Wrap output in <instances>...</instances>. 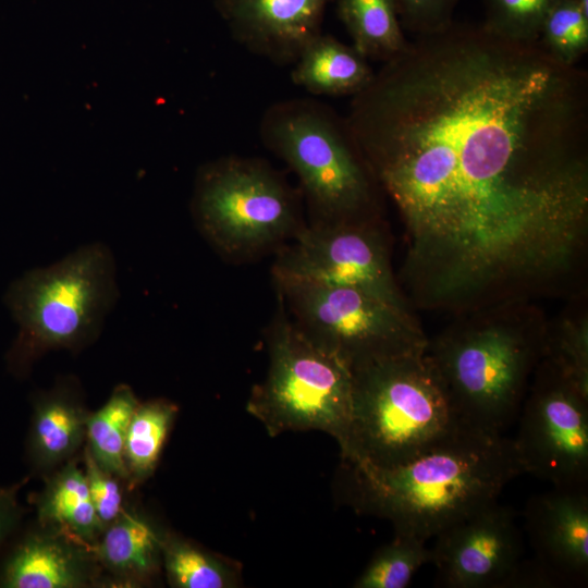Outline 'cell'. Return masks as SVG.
Segmentation results:
<instances>
[{
  "label": "cell",
  "mask_w": 588,
  "mask_h": 588,
  "mask_svg": "<svg viewBox=\"0 0 588 588\" xmlns=\"http://www.w3.org/2000/svg\"><path fill=\"white\" fill-rule=\"evenodd\" d=\"M405 228L403 283L468 313L549 293L588 231V78L539 41L452 22L416 36L346 118Z\"/></svg>",
  "instance_id": "cell-1"
},
{
  "label": "cell",
  "mask_w": 588,
  "mask_h": 588,
  "mask_svg": "<svg viewBox=\"0 0 588 588\" xmlns=\"http://www.w3.org/2000/svg\"><path fill=\"white\" fill-rule=\"evenodd\" d=\"M346 502L389 520L394 534L434 538L497 501L524 474L513 438L463 426L419 456L393 466L342 462Z\"/></svg>",
  "instance_id": "cell-2"
},
{
  "label": "cell",
  "mask_w": 588,
  "mask_h": 588,
  "mask_svg": "<svg viewBox=\"0 0 588 588\" xmlns=\"http://www.w3.org/2000/svg\"><path fill=\"white\" fill-rule=\"evenodd\" d=\"M526 303L469 311L470 318L428 341L426 354L467 426L502 433L518 416L546 355L547 323Z\"/></svg>",
  "instance_id": "cell-3"
},
{
  "label": "cell",
  "mask_w": 588,
  "mask_h": 588,
  "mask_svg": "<svg viewBox=\"0 0 588 588\" xmlns=\"http://www.w3.org/2000/svg\"><path fill=\"white\" fill-rule=\"evenodd\" d=\"M352 371L351 417L339 444L344 463L393 467L467 426L426 352L379 359Z\"/></svg>",
  "instance_id": "cell-4"
},
{
  "label": "cell",
  "mask_w": 588,
  "mask_h": 588,
  "mask_svg": "<svg viewBox=\"0 0 588 588\" xmlns=\"http://www.w3.org/2000/svg\"><path fill=\"white\" fill-rule=\"evenodd\" d=\"M118 296L114 257L100 242L23 273L9 285L3 298L17 324L7 355L11 372L25 376L50 350L76 352L90 344Z\"/></svg>",
  "instance_id": "cell-5"
},
{
  "label": "cell",
  "mask_w": 588,
  "mask_h": 588,
  "mask_svg": "<svg viewBox=\"0 0 588 588\" xmlns=\"http://www.w3.org/2000/svg\"><path fill=\"white\" fill-rule=\"evenodd\" d=\"M259 135L297 175L318 223L375 221L380 186L346 118L314 99H285L265 111Z\"/></svg>",
  "instance_id": "cell-6"
},
{
  "label": "cell",
  "mask_w": 588,
  "mask_h": 588,
  "mask_svg": "<svg viewBox=\"0 0 588 588\" xmlns=\"http://www.w3.org/2000/svg\"><path fill=\"white\" fill-rule=\"evenodd\" d=\"M268 345V372L252 390L246 411L270 437L317 430L340 444L351 417L352 369L284 316L273 323Z\"/></svg>",
  "instance_id": "cell-7"
},
{
  "label": "cell",
  "mask_w": 588,
  "mask_h": 588,
  "mask_svg": "<svg viewBox=\"0 0 588 588\" xmlns=\"http://www.w3.org/2000/svg\"><path fill=\"white\" fill-rule=\"evenodd\" d=\"M192 211L199 230L228 255H249L299 228L297 200L267 162L229 156L198 171Z\"/></svg>",
  "instance_id": "cell-8"
},
{
  "label": "cell",
  "mask_w": 588,
  "mask_h": 588,
  "mask_svg": "<svg viewBox=\"0 0 588 588\" xmlns=\"http://www.w3.org/2000/svg\"><path fill=\"white\" fill-rule=\"evenodd\" d=\"M298 328L352 370L396 356L422 354L428 341L411 309L365 291L277 279Z\"/></svg>",
  "instance_id": "cell-9"
},
{
  "label": "cell",
  "mask_w": 588,
  "mask_h": 588,
  "mask_svg": "<svg viewBox=\"0 0 588 588\" xmlns=\"http://www.w3.org/2000/svg\"><path fill=\"white\" fill-rule=\"evenodd\" d=\"M532 375L513 438L524 473L552 487H588V392L548 356Z\"/></svg>",
  "instance_id": "cell-10"
},
{
  "label": "cell",
  "mask_w": 588,
  "mask_h": 588,
  "mask_svg": "<svg viewBox=\"0 0 588 588\" xmlns=\"http://www.w3.org/2000/svg\"><path fill=\"white\" fill-rule=\"evenodd\" d=\"M273 266L274 278L365 291L409 309L375 221L316 223L299 228Z\"/></svg>",
  "instance_id": "cell-11"
},
{
  "label": "cell",
  "mask_w": 588,
  "mask_h": 588,
  "mask_svg": "<svg viewBox=\"0 0 588 588\" xmlns=\"http://www.w3.org/2000/svg\"><path fill=\"white\" fill-rule=\"evenodd\" d=\"M515 511L499 501L477 510L437 535L431 548L438 586L513 587L524 561Z\"/></svg>",
  "instance_id": "cell-12"
},
{
  "label": "cell",
  "mask_w": 588,
  "mask_h": 588,
  "mask_svg": "<svg viewBox=\"0 0 588 588\" xmlns=\"http://www.w3.org/2000/svg\"><path fill=\"white\" fill-rule=\"evenodd\" d=\"M524 524L530 559L546 587H583L588 578V487L558 488L529 498Z\"/></svg>",
  "instance_id": "cell-13"
},
{
  "label": "cell",
  "mask_w": 588,
  "mask_h": 588,
  "mask_svg": "<svg viewBox=\"0 0 588 588\" xmlns=\"http://www.w3.org/2000/svg\"><path fill=\"white\" fill-rule=\"evenodd\" d=\"M331 1L216 0L215 4L238 44L278 65H289L321 34Z\"/></svg>",
  "instance_id": "cell-14"
},
{
  "label": "cell",
  "mask_w": 588,
  "mask_h": 588,
  "mask_svg": "<svg viewBox=\"0 0 588 588\" xmlns=\"http://www.w3.org/2000/svg\"><path fill=\"white\" fill-rule=\"evenodd\" d=\"M93 547L41 525L22 536L0 562L1 588H79L94 580Z\"/></svg>",
  "instance_id": "cell-15"
},
{
  "label": "cell",
  "mask_w": 588,
  "mask_h": 588,
  "mask_svg": "<svg viewBox=\"0 0 588 588\" xmlns=\"http://www.w3.org/2000/svg\"><path fill=\"white\" fill-rule=\"evenodd\" d=\"M88 414L74 379H63L37 394L27 441L32 465L46 470L70 458L86 438Z\"/></svg>",
  "instance_id": "cell-16"
},
{
  "label": "cell",
  "mask_w": 588,
  "mask_h": 588,
  "mask_svg": "<svg viewBox=\"0 0 588 588\" xmlns=\"http://www.w3.org/2000/svg\"><path fill=\"white\" fill-rule=\"evenodd\" d=\"M375 72L357 49L322 33L293 63V84L317 96H355L369 85Z\"/></svg>",
  "instance_id": "cell-17"
},
{
  "label": "cell",
  "mask_w": 588,
  "mask_h": 588,
  "mask_svg": "<svg viewBox=\"0 0 588 588\" xmlns=\"http://www.w3.org/2000/svg\"><path fill=\"white\" fill-rule=\"evenodd\" d=\"M162 536L144 516L124 509L93 549L97 562L118 579L144 583L160 566Z\"/></svg>",
  "instance_id": "cell-18"
},
{
  "label": "cell",
  "mask_w": 588,
  "mask_h": 588,
  "mask_svg": "<svg viewBox=\"0 0 588 588\" xmlns=\"http://www.w3.org/2000/svg\"><path fill=\"white\" fill-rule=\"evenodd\" d=\"M37 509L41 525L57 527L93 548L106 529L94 509L85 473L75 463L50 478Z\"/></svg>",
  "instance_id": "cell-19"
},
{
  "label": "cell",
  "mask_w": 588,
  "mask_h": 588,
  "mask_svg": "<svg viewBox=\"0 0 588 588\" xmlns=\"http://www.w3.org/2000/svg\"><path fill=\"white\" fill-rule=\"evenodd\" d=\"M336 4L353 47L365 58L385 62L407 46L396 0H336Z\"/></svg>",
  "instance_id": "cell-20"
},
{
  "label": "cell",
  "mask_w": 588,
  "mask_h": 588,
  "mask_svg": "<svg viewBox=\"0 0 588 588\" xmlns=\"http://www.w3.org/2000/svg\"><path fill=\"white\" fill-rule=\"evenodd\" d=\"M139 402L126 384H119L107 402L89 413L86 421L85 448L106 470L128 480L124 445L130 421Z\"/></svg>",
  "instance_id": "cell-21"
},
{
  "label": "cell",
  "mask_w": 588,
  "mask_h": 588,
  "mask_svg": "<svg viewBox=\"0 0 588 588\" xmlns=\"http://www.w3.org/2000/svg\"><path fill=\"white\" fill-rule=\"evenodd\" d=\"M161 561L171 586L232 588L241 581V567L171 534H163Z\"/></svg>",
  "instance_id": "cell-22"
},
{
  "label": "cell",
  "mask_w": 588,
  "mask_h": 588,
  "mask_svg": "<svg viewBox=\"0 0 588 588\" xmlns=\"http://www.w3.org/2000/svg\"><path fill=\"white\" fill-rule=\"evenodd\" d=\"M176 414L177 406L167 400L138 404L130 421L124 445L131 485L147 479L155 471Z\"/></svg>",
  "instance_id": "cell-23"
},
{
  "label": "cell",
  "mask_w": 588,
  "mask_h": 588,
  "mask_svg": "<svg viewBox=\"0 0 588 588\" xmlns=\"http://www.w3.org/2000/svg\"><path fill=\"white\" fill-rule=\"evenodd\" d=\"M426 542L415 536L394 534L391 542L376 551L353 587H407L415 573L432 560L431 548Z\"/></svg>",
  "instance_id": "cell-24"
},
{
  "label": "cell",
  "mask_w": 588,
  "mask_h": 588,
  "mask_svg": "<svg viewBox=\"0 0 588 588\" xmlns=\"http://www.w3.org/2000/svg\"><path fill=\"white\" fill-rule=\"evenodd\" d=\"M538 41L556 61L576 65L588 49V16L574 0H561L544 19Z\"/></svg>",
  "instance_id": "cell-25"
},
{
  "label": "cell",
  "mask_w": 588,
  "mask_h": 588,
  "mask_svg": "<svg viewBox=\"0 0 588 588\" xmlns=\"http://www.w3.org/2000/svg\"><path fill=\"white\" fill-rule=\"evenodd\" d=\"M561 0H485L483 27L500 37L537 41L549 12Z\"/></svg>",
  "instance_id": "cell-26"
},
{
  "label": "cell",
  "mask_w": 588,
  "mask_h": 588,
  "mask_svg": "<svg viewBox=\"0 0 588 588\" xmlns=\"http://www.w3.org/2000/svg\"><path fill=\"white\" fill-rule=\"evenodd\" d=\"M558 363L588 392V319L586 314L565 316L547 324L546 355Z\"/></svg>",
  "instance_id": "cell-27"
},
{
  "label": "cell",
  "mask_w": 588,
  "mask_h": 588,
  "mask_svg": "<svg viewBox=\"0 0 588 588\" xmlns=\"http://www.w3.org/2000/svg\"><path fill=\"white\" fill-rule=\"evenodd\" d=\"M461 0H396L403 29L425 36L438 33L453 22V13Z\"/></svg>",
  "instance_id": "cell-28"
},
{
  "label": "cell",
  "mask_w": 588,
  "mask_h": 588,
  "mask_svg": "<svg viewBox=\"0 0 588 588\" xmlns=\"http://www.w3.org/2000/svg\"><path fill=\"white\" fill-rule=\"evenodd\" d=\"M84 473L89 495L99 520L105 527L124 510L119 477L102 468L85 449Z\"/></svg>",
  "instance_id": "cell-29"
},
{
  "label": "cell",
  "mask_w": 588,
  "mask_h": 588,
  "mask_svg": "<svg viewBox=\"0 0 588 588\" xmlns=\"http://www.w3.org/2000/svg\"><path fill=\"white\" fill-rule=\"evenodd\" d=\"M22 483H16L0 488V549L16 529L22 516L17 498Z\"/></svg>",
  "instance_id": "cell-30"
},
{
  "label": "cell",
  "mask_w": 588,
  "mask_h": 588,
  "mask_svg": "<svg viewBox=\"0 0 588 588\" xmlns=\"http://www.w3.org/2000/svg\"><path fill=\"white\" fill-rule=\"evenodd\" d=\"M581 12L588 16V0H574Z\"/></svg>",
  "instance_id": "cell-31"
}]
</instances>
